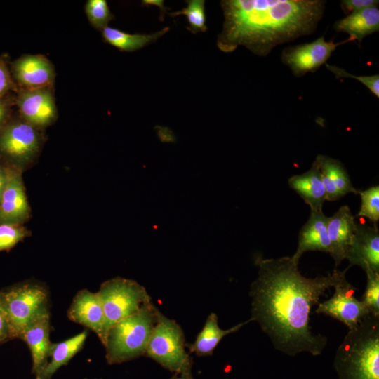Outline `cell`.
<instances>
[{"label":"cell","instance_id":"1","mask_svg":"<svg viewBox=\"0 0 379 379\" xmlns=\"http://www.w3.org/2000/svg\"><path fill=\"white\" fill-rule=\"evenodd\" d=\"M255 264L258 272L249 291L250 320L258 324L278 351L291 357L302 352L320 355L328 338L312 331V308L326 290L347 281L345 274L350 267L309 278L301 274L292 257L258 256Z\"/></svg>","mask_w":379,"mask_h":379},{"label":"cell","instance_id":"2","mask_svg":"<svg viewBox=\"0 0 379 379\" xmlns=\"http://www.w3.org/2000/svg\"><path fill=\"white\" fill-rule=\"evenodd\" d=\"M324 0H223L222 29L217 46L225 53L239 46L266 56L278 45L310 35L323 18Z\"/></svg>","mask_w":379,"mask_h":379},{"label":"cell","instance_id":"3","mask_svg":"<svg viewBox=\"0 0 379 379\" xmlns=\"http://www.w3.org/2000/svg\"><path fill=\"white\" fill-rule=\"evenodd\" d=\"M333 366L338 379H379V316L369 314L348 330Z\"/></svg>","mask_w":379,"mask_h":379},{"label":"cell","instance_id":"4","mask_svg":"<svg viewBox=\"0 0 379 379\" xmlns=\"http://www.w3.org/2000/svg\"><path fill=\"white\" fill-rule=\"evenodd\" d=\"M158 309L152 302L109 328L103 345L109 364H117L145 354L157 321Z\"/></svg>","mask_w":379,"mask_h":379},{"label":"cell","instance_id":"5","mask_svg":"<svg viewBox=\"0 0 379 379\" xmlns=\"http://www.w3.org/2000/svg\"><path fill=\"white\" fill-rule=\"evenodd\" d=\"M1 292L11 339L21 338L29 326L49 314V293L42 282L27 280Z\"/></svg>","mask_w":379,"mask_h":379},{"label":"cell","instance_id":"6","mask_svg":"<svg viewBox=\"0 0 379 379\" xmlns=\"http://www.w3.org/2000/svg\"><path fill=\"white\" fill-rule=\"evenodd\" d=\"M145 354L173 373L172 379H193L192 360L185 350L182 329L159 310Z\"/></svg>","mask_w":379,"mask_h":379},{"label":"cell","instance_id":"7","mask_svg":"<svg viewBox=\"0 0 379 379\" xmlns=\"http://www.w3.org/2000/svg\"><path fill=\"white\" fill-rule=\"evenodd\" d=\"M97 293L105 314V339L111 327L151 302L145 287L134 280L122 277L105 281Z\"/></svg>","mask_w":379,"mask_h":379},{"label":"cell","instance_id":"8","mask_svg":"<svg viewBox=\"0 0 379 379\" xmlns=\"http://www.w3.org/2000/svg\"><path fill=\"white\" fill-rule=\"evenodd\" d=\"M43 143L41 130L20 117L11 118L0 130V158L24 172L36 161Z\"/></svg>","mask_w":379,"mask_h":379},{"label":"cell","instance_id":"9","mask_svg":"<svg viewBox=\"0 0 379 379\" xmlns=\"http://www.w3.org/2000/svg\"><path fill=\"white\" fill-rule=\"evenodd\" d=\"M347 38L340 42L326 41L324 36L302 44L288 46L282 50L281 60L294 76L300 77L308 72H314L325 65L336 48L345 43L353 41Z\"/></svg>","mask_w":379,"mask_h":379},{"label":"cell","instance_id":"10","mask_svg":"<svg viewBox=\"0 0 379 379\" xmlns=\"http://www.w3.org/2000/svg\"><path fill=\"white\" fill-rule=\"evenodd\" d=\"M15 105L20 117L39 130L52 125L58 117L53 87L18 88Z\"/></svg>","mask_w":379,"mask_h":379},{"label":"cell","instance_id":"11","mask_svg":"<svg viewBox=\"0 0 379 379\" xmlns=\"http://www.w3.org/2000/svg\"><path fill=\"white\" fill-rule=\"evenodd\" d=\"M334 288L331 298L319 302L315 312L332 317L343 323L348 330L352 329L371 312L362 300L354 297L356 288L347 281Z\"/></svg>","mask_w":379,"mask_h":379},{"label":"cell","instance_id":"12","mask_svg":"<svg viewBox=\"0 0 379 379\" xmlns=\"http://www.w3.org/2000/svg\"><path fill=\"white\" fill-rule=\"evenodd\" d=\"M10 69L18 88L33 89L53 87L55 68L53 63L43 55H23L11 62Z\"/></svg>","mask_w":379,"mask_h":379},{"label":"cell","instance_id":"13","mask_svg":"<svg viewBox=\"0 0 379 379\" xmlns=\"http://www.w3.org/2000/svg\"><path fill=\"white\" fill-rule=\"evenodd\" d=\"M22 173L14 169L0 199V224L24 225L31 217Z\"/></svg>","mask_w":379,"mask_h":379},{"label":"cell","instance_id":"14","mask_svg":"<svg viewBox=\"0 0 379 379\" xmlns=\"http://www.w3.org/2000/svg\"><path fill=\"white\" fill-rule=\"evenodd\" d=\"M346 259L350 267L357 265L364 271L370 270L379 273V230L377 224L371 227L357 222Z\"/></svg>","mask_w":379,"mask_h":379},{"label":"cell","instance_id":"15","mask_svg":"<svg viewBox=\"0 0 379 379\" xmlns=\"http://www.w3.org/2000/svg\"><path fill=\"white\" fill-rule=\"evenodd\" d=\"M68 318L94 331L103 343L105 318L98 293L82 289L77 293L67 311Z\"/></svg>","mask_w":379,"mask_h":379},{"label":"cell","instance_id":"16","mask_svg":"<svg viewBox=\"0 0 379 379\" xmlns=\"http://www.w3.org/2000/svg\"><path fill=\"white\" fill-rule=\"evenodd\" d=\"M356 225L355 217L347 205L341 206L332 216L328 217L327 232L330 241L329 254L334 260L335 268L346 259Z\"/></svg>","mask_w":379,"mask_h":379},{"label":"cell","instance_id":"17","mask_svg":"<svg viewBox=\"0 0 379 379\" xmlns=\"http://www.w3.org/2000/svg\"><path fill=\"white\" fill-rule=\"evenodd\" d=\"M314 163L317 166L324 185L326 201H336L349 193L358 194L343 164L332 157L319 154Z\"/></svg>","mask_w":379,"mask_h":379},{"label":"cell","instance_id":"18","mask_svg":"<svg viewBox=\"0 0 379 379\" xmlns=\"http://www.w3.org/2000/svg\"><path fill=\"white\" fill-rule=\"evenodd\" d=\"M328 217L322 211H310L305 224L300 229L298 237V246L291 256L299 262L301 256L307 251L330 252V241L327 232Z\"/></svg>","mask_w":379,"mask_h":379},{"label":"cell","instance_id":"19","mask_svg":"<svg viewBox=\"0 0 379 379\" xmlns=\"http://www.w3.org/2000/svg\"><path fill=\"white\" fill-rule=\"evenodd\" d=\"M50 314H47L29 326L22 333L23 340L32 358V373L38 376L46 366L50 357L52 343L50 340Z\"/></svg>","mask_w":379,"mask_h":379},{"label":"cell","instance_id":"20","mask_svg":"<svg viewBox=\"0 0 379 379\" xmlns=\"http://www.w3.org/2000/svg\"><path fill=\"white\" fill-rule=\"evenodd\" d=\"M288 185L310 206V211H322L326 201V191L317 166L313 162L306 172L288 179Z\"/></svg>","mask_w":379,"mask_h":379},{"label":"cell","instance_id":"21","mask_svg":"<svg viewBox=\"0 0 379 379\" xmlns=\"http://www.w3.org/2000/svg\"><path fill=\"white\" fill-rule=\"evenodd\" d=\"M338 32L346 33L354 41L361 43L368 35L379 30V9L378 6L354 11L333 25Z\"/></svg>","mask_w":379,"mask_h":379},{"label":"cell","instance_id":"22","mask_svg":"<svg viewBox=\"0 0 379 379\" xmlns=\"http://www.w3.org/2000/svg\"><path fill=\"white\" fill-rule=\"evenodd\" d=\"M251 321L249 319L225 330L220 328L217 315L215 313H211L194 342L187 346L190 352H194L199 357L211 355L225 336L238 331L243 326Z\"/></svg>","mask_w":379,"mask_h":379},{"label":"cell","instance_id":"23","mask_svg":"<svg viewBox=\"0 0 379 379\" xmlns=\"http://www.w3.org/2000/svg\"><path fill=\"white\" fill-rule=\"evenodd\" d=\"M88 333L87 331H84L67 340L52 343L50 352L51 361L46 364L35 379H51L59 368L67 364L71 359L82 349Z\"/></svg>","mask_w":379,"mask_h":379},{"label":"cell","instance_id":"24","mask_svg":"<svg viewBox=\"0 0 379 379\" xmlns=\"http://www.w3.org/2000/svg\"><path fill=\"white\" fill-rule=\"evenodd\" d=\"M168 27H165L159 31L149 34H129L116 28L107 27L102 32L104 41L124 52H132L155 42L169 31Z\"/></svg>","mask_w":379,"mask_h":379},{"label":"cell","instance_id":"25","mask_svg":"<svg viewBox=\"0 0 379 379\" xmlns=\"http://www.w3.org/2000/svg\"><path fill=\"white\" fill-rule=\"evenodd\" d=\"M187 6L180 11L169 13L175 17L180 15L186 16L189 26L187 29L193 34L205 32L207 30L204 0H187Z\"/></svg>","mask_w":379,"mask_h":379},{"label":"cell","instance_id":"26","mask_svg":"<svg viewBox=\"0 0 379 379\" xmlns=\"http://www.w3.org/2000/svg\"><path fill=\"white\" fill-rule=\"evenodd\" d=\"M84 11L91 25L100 32L114 19L105 0H88Z\"/></svg>","mask_w":379,"mask_h":379},{"label":"cell","instance_id":"27","mask_svg":"<svg viewBox=\"0 0 379 379\" xmlns=\"http://www.w3.org/2000/svg\"><path fill=\"white\" fill-rule=\"evenodd\" d=\"M358 194L361 202L357 216L368 218L373 224H377L379 220V186L359 190Z\"/></svg>","mask_w":379,"mask_h":379},{"label":"cell","instance_id":"28","mask_svg":"<svg viewBox=\"0 0 379 379\" xmlns=\"http://www.w3.org/2000/svg\"><path fill=\"white\" fill-rule=\"evenodd\" d=\"M31 235V232L18 224H0V251H8L18 243Z\"/></svg>","mask_w":379,"mask_h":379},{"label":"cell","instance_id":"29","mask_svg":"<svg viewBox=\"0 0 379 379\" xmlns=\"http://www.w3.org/2000/svg\"><path fill=\"white\" fill-rule=\"evenodd\" d=\"M364 272L366 275V286L361 300L368 307L371 314L379 316V273L370 270Z\"/></svg>","mask_w":379,"mask_h":379},{"label":"cell","instance_id":"30","mask_svg":"<svg viewBox=\"0 0 379 379\" xmlns=\"http://www.w3.org/2000/svg\"><path fill=\"white\" fill-rule=\"evenodd\" d=\"M326 68L335 74L336 78H351L356 79L363 85H364L377 98H379V75H361L357 76L347 72L345 69L339 67L325 64Z\"/></svg>","mask_w":379,"mask_h":379},{"label":"cell","instance_id":"31","mask_svg":"<svg viewBox=\"0 0 379 379\" xmlns=\"http://www.w3.org/2000/svg\"><path fill=\"white\" fill-rule=\"evenodd\" d=\"M18 86L15 83L8 66V59L6 55H0V98L16 93Z\"/></svg>","mask_w":379,"mask_h":379},{"label":"cell","instance_id":"32","mask_svg":"<svg viewBox=\"0 0 379 379\" xmlns=\"http://www.w3.org/2000/svg\"><path fill=\"white\" fill-rule=\"evenodd\" d=\"M378 0H343L340 1V8L345 14L359 11L363 8L378 6Z\"/></svg>","mask_w":379,"mask_h":379},{"label":"cell","instance_id":"33","mask_svg":"<svg viewBox=\"0 0 379 379\" xmlns=\"http://www.w3.org/2000/svg\"><path fill=\"white\" fill-rule=\"evenodd\" d=\"M15 95L9 94L0 98V130L10 120Z\"/></svg>","mask_w":379,"mask_h":379},{"label":"cell","instance_id":"34","mask_svg":"<svg viewBox=\"0 0 379 379\" xmlns=\"http://www.w3.org/2000/svg\"><path fill=\"white\" fill-rule=\"evenodd\" d=\"M8 340H11L10 328L0 291V345Z\"/></svg>","mask_w":379,"mask_h":379},{"label":"cell","instance_id":"35","mask_svg":"<svg viewBox=\"0 0 379 379\" xmlns=\"http://www.w3.org/2000/svg\"><path fill=\"white\" fill-rule=\"evenodd\" d=\"M14 169H15L14 167L10 166L0 158V199Z\"/></svg>","mask_w":379,"mask_h":379},{"label":"cell","instance_id":"36","mask_svg":"<svg viewBox=\"0 0 379 379\" xmlns=\"http://www.w3.org/2000/svg\"><path fill=\"white\" fill-rule=\"evenodd\" d=\"M143 6H157L159 8L160 11V20H163L166 13L167 12V8L164 5V1L162 0H143L142 1Z\"/></svg>","mask_w":379,"mask_h":379}]
</instances>
